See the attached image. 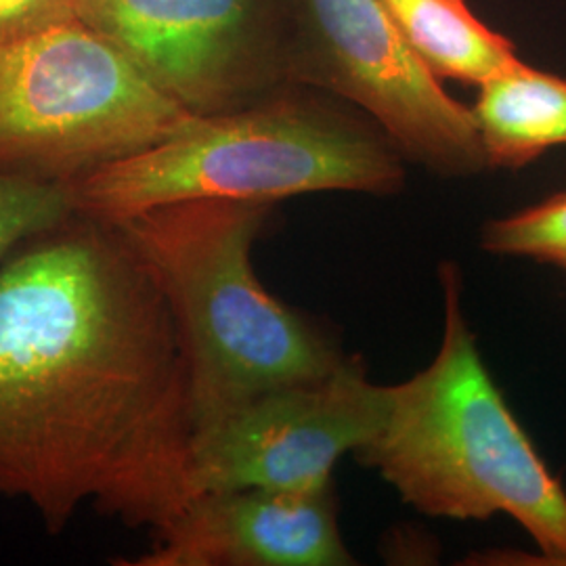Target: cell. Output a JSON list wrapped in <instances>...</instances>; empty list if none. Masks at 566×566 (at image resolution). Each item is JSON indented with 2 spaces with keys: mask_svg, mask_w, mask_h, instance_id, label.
I'll use <instances>...</instances> for the list:
<instances>
[{
  "mask_svg": "<svg viewBox=\"0 0 566 566\" xmlns=\"http://www.w3.org/2000/svg\"><path fill=\"white\" fill-rule=\"evenodd\" d=\"M181 338L114 223L72 214L0 263V500L166 525L193 497Z\"/></svg>",
  "mask_w": 566,
  "mask_h": 566,
  "instance_id": "obj_1",
  "label": "cell"
},
{
  "mask_svg": "<svg viewBox=\"0 0 566 566\" xmlns=\"http://www.w3.org/2000/svg\"><path fill=\"white\" fill-rule=\"evenodd\" d=\"M439 282V350L422 371L386 386L385 422L355 458L426 516L465 523L506 514L537 546L485 549L462 565L566 566V489L486 369L458 264H441Z\"/></svg>",
  "mask_w": 566,
  "mask_h": 566,
  "instance_id": "obj_2",
  "label": "cell"
},
{
  "mask_svg": "<svg viewBox=\"0 0 566 566\" xmlns=\"http://www.w3.org/2000/svg\"><path fill=\"white\" fill-rule=\"evenodd\" d=\"M275 203L182 200L116 221L181 338L193 437L282 386L319 380L343 350L264 287L252 245Z\"/></svg>",
  "mask_w": 566,
  "mask_h": 566,
  "instance_id": "obj_3",
  "label": "cell"
},
{
  "mask_svg": "<svg viewBox=\"0 0 566 566\" xmlns=\"http://www.w3.org/2000/svg\"><path fill=\"white\" fill-rule=\"evenodd\" d=\"M405 158L353 105L292 84L235 112L191 118L137 154L67 187L76 214L116 223L163 203H277L324 191L390 196Z\"/></svg>",
  "mask_w": 566,
  "mask_h": 566,
  "instance_id": "obj_4",
  "label": "cell"
},
{
  "mask_svg": "<svg viewBox=\"0 0 566 566\" xmlns=\"http://www.w3.org/2000/svg\"><path fill=\"white\" fill-rule=\"evenodd\" d=\"M191 118L82 21L0 44V177L70 187Z\"/></svg>",
  "mask_w": 566,
  "mask_h": 566,
  "instance_id": "obj_5",
  "label": "cell"
},
{
  "mask_svg": "<svg viewBox=\"0 0 566 566\" xmlns=\"http://www.w3.org/2000/svg\"><path fill=\"white\" fill-rule=\"evenodd\" d=\"M290 76L353 105L407 163L441 177L485 172L472 109L405 41L382 0H287Z\"/></svg>",
  "mask_w": 566,
  "mask_h": 566,
  "instance_id": "obj_6",
  "label": "cell"
},
{
  "mask_svg": "<svg viewBox=\"0 0 566 566\" xmlns=\"http://www.w3.org/2000/svg\"><path fill=\"white\" fill-rule=\"evenodd\" d=\"M78 21L196 118L294 84L287 0H78Z\"/></svg>",
  "mask_w": 566,
  "mask_h": 566,
  "instance_id": "obj_7",
  "label": "cell"
},
{
  "mask_svg": "<svg viewBox=\"0 0 566 566\" xmlns=\"http://www.w3.org/2000/svg\"><path fill=\"white\" fill-rule=\"evenodd\" d=\"M386 386L367 378L359 357L332 374L282 386L231 411L193 437L191 489L311 493L334 485V468L380 430Z\"/></svg>",
  "mask_w": 566,
  "mask_h": 566,
  "instance_id": "obj_8",
  "label": "cell"
},
{
  "mask_svg": "<svg viewBox=\"0 0 566 566\" xmlns=\"http://www.w3.org/2000/svg\"><path fill=\"white\" fill-rule=\"evenodd\" d=\"M122 566H350L334 485L311 493L233 489L202 493L154 531Z\"/></svg>",
  "mask_w": 566,
  "mask_h": 566,
  "instance_id": "obj_9",
  "label": "cell"
},
{
  "mask_svg": "<svg viewBox=\"0 0 566 566\" xmlns=\"http://www.w3.org/2000/svg\"><path fill=\"white\" fill-rule=\"evenodd\" d=\"M486 168L523 170L566 145V81L516 61L479 86L470 107Z\"/></svg>",
  "mask_w": 566,
  "mask_h": 566,
  "instance_id": "obj_10",
  "label": "cell"
},
{
  "mask_svg": "<svg viewBox=\"0 0 566 566\" xmlns=\"http://www.w3.org/2000/svg\"><path fill=\"white\" fill-rule=\"evenodd\" d=\"M405 41L439 81L481 86L506 72L518 49L465 0H382Z\"/></svg>",
  "mask_w": 566,
  "mask_h": 566,
  "instance_id": "obj_11",
  "label": "cell"
},
{
  "mask_svg": "<svg viewBox=\"0 0 566 566\" xmlns=\"http://www.w3.org/2000/svg\"><path fill=\"white\" fill-rule=\"evenodd\" d=\"M481 248L495 256L566 266V187L481 231Z\"/></svg>",
  "mask_w": 566,
  "mask_h": 566,
  "instance_id": "obj_12",
  "label": "cell"
},
{
  "mask_svg": "<svg viewBox=\"0 0 566 566\" xmlns=\"http://www.w3.org/2000/svg\"><path fill=\"white\" fill-rule=\"evenodd\" d=\"M72 214L67 187L0 177V263Z\"/></svg>",
  "mask_w": 566,
  "mask_h": 566,
  "instance_id": "obj_13",
  "label": "cell"
},
{
  "mask_svg": "<svg viewBox=\"0 0 566 566\" xmlns=\"http://www.w3.org/2000/svg\"><path fill=\"white\" fill-rule=\"evenodd\" d=\"M78 21V0H0V44Z\"/></svg>",
  "mask_w": 566,
  "mask_h": 566,
  "instance_id": "obj_14",
  "label": "cell"
},
{
  "mask_svg": "<svg viewBox=\"0 0 566 566\" xmlns=\"http://www.w3.org/2000/svg\"><path fill=\"white\" fill-rule=\"evenodd\" d=\"M563 269H565V271H566V266H563Z\"/></svg>",
  "mask_w": 566,
  "mask_h": 566,
  "instance_id": "obj_15",
  "label": "cell"
}]
</instances>
